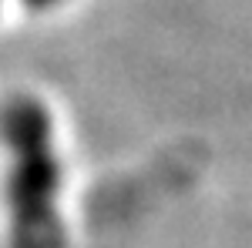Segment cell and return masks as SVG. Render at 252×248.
I'll use <instances>...</instances> for the list:
<instances>
[{
    "mask_svg": "<svg viewBox=\"0 0 252 248\" xmlns=\"http://www.w3.org/2000/svg\"><path fill=\"white\" fill-rule=\"evenodd\" d=\"M0 138L10 154L7 168V215L10 248H64V218L58 194L64 188L51 114L31 94L10 97L0 111Z\"/></svg>",
    "mask_w": 252,
    "mask_h": 248,
    "instance_id": "cell-1",
    "label": "cell"
},
{
    "mask_svg": "<svg viewBox=\"0 0 252 248\" xmlns=\"http://www.w3.org/2000/svg\"><path fill=\"white\" fill-rule=\"evenodd\" d=\"M24 7H31V10H47V7H54V3H61V0H20Z\"/></svg>",
    "mask_w": 252,
    "mask_h": 248,
    "instance_id": "cell-2",
    "label": "cell"
}]
</instances>
